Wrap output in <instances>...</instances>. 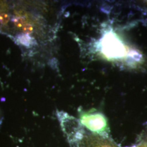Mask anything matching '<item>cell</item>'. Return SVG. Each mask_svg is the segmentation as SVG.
Here are the masks:
<instances>
[{
    "label": "cell",
    "instance_id": "cell-1",
    "mask_svg": "<svg viewBox=\"0 0 147 147\" xmlns=\"http://www.w3.org/2000/svg\"><path fill=\"white\" fill-rule=\"evenodd\" d=\"M63 132L71 147H119L111 137L86 130L79 121L70 125Z\"/></svg>",
    "mask_w": 147,
    "mask_h": 147
},
{
    "label": "cell",
    "instance_id": "cell-2",
    "mask_svg": "<svg viewBox=\"0 0 147 147\" xmlns=\"http://www.w3.org/2000/svg\"><path fill=\"white\" fill-rule=\"evenodd\" d=\"M78 113L81 124L88 131L100 136L111 137L108 119L103 113L94 109L84 111L81 107L78 109Z\"/></svg>",
    "mask_w": 147,
    "mask_h": 147
},
{
    "label": "cell",
    "instance_id": "cell-3",
    "mask_svg": "<svg viewBox=\"0 0 147 147\" xmlns=\"http://www.w3.org/2000/svg\"><path fill=\"white\" fill-rule=\"evenodd\" d=\"M99 44L101 52L106 58L119 59L126 55V47L116 33L112 31L103 34Z\"/></svg>",
    "mask_w": 147,
    "mask_h": 147
},
{
    "label": "cell",
    "instance_id": "cell-4",
    "mask_svg": "<svg viewBox=\"0 0 147 147\" xmlns=\"http://www.w3.org/2000/svg\"><path fill=\"white\" fill-rule=\"evenodd\" d=\"M18 39L20 43L24 46H30V45L33 43V38H32L28 34L26 33L19 35L18 37Z\"/></svg>",
    "mask_w": 147,
    "mask_h": 147
},
{
    "label": "cell",
    "instance_id": "cell-5",
    "mask_svg": "<svg viewBox=\"0 0 147 147\" xmlns=\"http://www.w3.org/2000/svg\"><path fill=\"white\" fill-rule=\"evenodd\" d=\"M139 141H146L147 142V122L145 124V127L144 130H143L141 134L138 138Z\"/></svg>",
    "mask_w": 147,
    "mask_h": 147
},
{
    "label": "cell",
    "instance_id": "cell-6",
    "mask_svg": "<svg viewBox=\"0 0 147 147\" xmlns=\"http://www.w3.org/2000/svg\"><path fill=\"white\" fill-rule=\"evenodd\" d=\"M9 16L7 14L3 13L0 14V23L1 24H5L8 23V22L9 20Z\"/></svg>",
    "mask_w": 147,
    "mask_h": 147
},
{
    "label": "cell",
    "instance_id": "cell-7",
    "mask_svg": "<svg viewBox=\"0 0 147 147\" xmlns=\"http://www.w3.org/2000/svg\"><path fill=\"white\" fill-rule=\"evenodd\" d=\"M132 147H147V142L146 141H139V142Z\"/></svg>",
    "mask_w": 147,
    "mask_h": 147
}]
</instances>
